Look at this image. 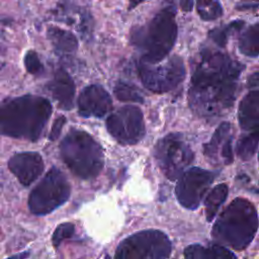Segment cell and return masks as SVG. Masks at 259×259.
I'll list each match as a JSON object with an SVG mask.
<instances>
[{
    "label": "cell",
    "instance_id": "6da1fadb",
    "mask_svg": "<svg viewBox=\"0 0 259 259\" xmlns=\"http://www.w3.org/2000/svg\"><path fill=\"white\" fill-rule=\"evenodd\" d=\"M244 66L229 55L203 50L193 63L189 105L201 117H215L228 110L236 98L237 81Z\"/></svg>",
    "mask_w": 259,
    "mask_h": 259
},
{
    "label": "cell",
    "instance_id": "7a4b0ae2",
    "mask_svg": "<svg viewBox=\"0 0 259 259\" xmlns=\"http://www.w3.org/2000/svg\"><path fill=\"white\" fill-rule=\"evenodd\" d=\"M51 102L41 96L26 94L0 103V135L37 141L51 115Z\"/></svg>",
    "mask_w": 259,
    "mask_h": 259
},
{
    "label": "cell",
    "instance_id": "3957f363",
    "mask_svg": "<svg viewBox=\"0 0 259 259\" xmlns=\"http://www.w3.org/2000/svg\"><path fill=\"white\" fill-rule=\"evenodd\" d=\"M175 7L160 10L146 25L133 27L131 42L141 53V62L156 65L171 52L177 37Z\"/></svg>",
    "mask_w": 259,
    "mask_h": 259
},
{
    "label": "cell",
    "instance_id": "277c9868",
    "mask_svg": "<svg viewBox=\"0 0 259 259\" xmlns=\"http://www.w3.org/2000/svg\"><path fill=\"white\" fill-rule=\"evenodd\" d=\"M258 227V214L253 203L246 198L237 197L214 222L211 236L218 245L242 251L250 245Z\"/></svg>",
    "mask_w": 259,
    "mask_h": 259
},
{
    "label": "cell",
    "instance_id": "5b68a950",
    "mask_svg": "<svg viewBox=\"0 0 259 259\" xmlns=\"http://www.w3.org/2000/svg\"><path fill=\"white\" fill-rule=\"evenodd\" d=\"M64 163L73 174L82 179L96 177L104 165L102 147L88 133L71 128L60 144Z\"/></svg>",
    "mask_w": 259,
    "mask_h": 259
},
{
    "label": "cell",
    "instance_id": "8992f818",
    "mask_svg": "<svg viewBox=\"0 0 259 259\" xmlns=\"http://www.w3.org/2000/svg\"><path fill=\"white\" fill-rule=\"evenodd\" d=\"M71 187L64 173L53 167L31 190L28 197L29 210L36 215L48 214L70 197Z\"/></svg>",
    "mask_w": 259,
    "mask_h": 259
},
{
    "label": "cell",
    "instance_id": "52a82bcc",
    "mask_svg": "<svg viewBox=\"0 0 259 259\" xmlns=\"http://www.w3.org/2000/svg\"><path fill=\"white\" fill-rule=\"evenodd\" d=\"M172 250L168 236L159 230H145L122 240L115 259H166Z\"/></svg>",
    "mask_w": 259,
    "mask_h": 259
},
{
    "label": "cell",
    "instance_id": "ba28073f",
    "mask_svg": "<svg viewBox=\"0 0 259 259\" xmlns=\"http://www.w3.org/2000/svg\"><path fill=\"white\" fill-rule=\"evenodd\" d=\"M154 155L163 174L176 180L193 161L194 155L180 134H169L155 146Z\"/></svg>",
    "mask_w": 259,
    "mask_h": 259
},
{
    "label": "cell",
    "instance_id": "9c48e42d",
    "mask_svg": "<svg viewBox=\"0 0 259 259\" xmlns=\"http://www.w3.org/2000/svg\"><path fill=\"white\" fill-rule=\"evenodd\" d=\"M138 73L146 88L160 94L175 89L186 75L184 63L178 56H173L157 66L141 62L138 65Z\"/></svg>",
    "mask_w": 259,
    "mask_h": 259
},
{
    "label": "cell",
    "instance_id": "30bf717a",
    "mask_svg": "<svg viewBox=\"0 0 259 259\" xmlns=\"http://www.w3.org/2000/svg\"><path fill=\"white\" fill-rule=\"evenodd\" d=\"M106 128L122 145L138 144L146 134L143 112L134 105L123 106L107 117Z\"/></svg>",
    "mask_w": 259,
    "mask_h": 259
},
{
    "label": "cell",
    "instance_id": "8fae6325",
    "mask_svg": "<svg viewBox=\"0 0 259 259\" xmlns=\"http://www.w3.org/2000/svg\"><path fill=\"white\" fill-rule=\"evenodd\" d=\"M214 173L193 167L178 178L175 193L179 203L190 210L198 207L201 199L214 179Z\"/></svg>",
    "mask_w": 259,
    "mask_h": 259
},
{
    "label": "cell",
    "instance_id": "7c38bea8",
    "mask_svg": "<svg viewBox=\"0 0 259 259\" xmlns=\"http://www.w3.org/2000/svg\"><path fill=\"white\" fill-rule=\"evenodd\" d=\"M111 108V97L101 85H89L79 94L78 112L84 117H102Z\"/></svg>",
    "mask_w": 259,
    "mask_h": 259
},
{
    "label": "cell",
    "instance_id": "4fadbf2b",
    "mask_svg": "<svg viewBox=\"0 0 259 259\" xmlns=\"http://www.w3.org/2000/svg\"><path fill=\"white\" fill-rule=\"evenodd\" d=\"M232 124L222 122L214 131L210 141L203 146L204 156L213 164L229 165L233 162Z\"/></svg>",
    "mask_w": 259,
    "mask_h": 259
},
{
    "label": "cell",
    "instance_id": "5bb4252c",
    "mask_svg": "<svg viewBox=\"0 0 259 259\" xmlns=\"http://www.w3.org/2000/svg\"><path fill=\"white\" fill-rule=\"evenodd\" d=\"M8 168L23 186H28L40 176L45 164L38 153L21 152L9 159Z\"/></svg>",
    "mask_w": 259,
    "mask_h": 259
},
{
    "label": "cell",
    "instance_id": "9a60e30c",
    "mask_svg": "<svg viewBox=\"0 0 259 259\" xmlns=\"http://www.w3.org/2000/svg\"><path fill=\"white\" fill-rule=\"evenodd\" d=\"M52 97L58 102L60 108L70 110L74 105L75 84L68 72L62 68L58 69L54 77L47 84Z\"/></svg>",
    "mask_w": 259,
    "mask_h": 259
},
{
    "label": "cell",
    "instance_id": "2e32d148",
    "mask_svg": "<svg viewBox=\"0 0 259 259\" xmlns=\"http://www.w3.org/2000/svg\"><path fill=\"white\" fill-rule=\"evenodd\" d=\"M238 121L246 132L259 125V90L250 91L242 98L239 104Z\"/></svg>",
    "mask_w": 259,
    "mask_h": 259
},
{
    "label": "cell",
    "instance_id": "e0dca14e",
    "mask_svg": "<svg viewBox=\"0 0 259 259\" xmlns=\"http://www.w3.org/2000/svg\"><path fill=\"white\" fill-rule=\"evenodd\" d=\"M48 38L51 41L56 53L60 56H71L78 49V40L76 36L69 30L50 26L48 29Z\"/></svg>",
    "mask_w": 259,
    "mask_h": 259
},
{
    "label": "cell",
    "instance_id": "ac0fdd59",
    "mask_svg": "<svg viewBox=\"0 0 259 259\" xmlns=\"http://www.w3.org/2000/svg\"><path fill=\"white\" fill-rule=\"evenodd\" d=\"M185 259H237L230 250L221 245H210L207 247L193 244L185 248Z\"/></svg>",
    "mask_w": 259,
    "mask_h": 259
},
{
    "label": "cell",
    "instance_id": "d6986e66",
    "mask_svg": "<svg viewBox=\"0 0 259 259\" xmlns=\"http://www.w3.org/2000/svg\"><path fill=\"white\" fill-rule=\"evenodd\" d=\"M239 51L247 57L259 56V22L248 26L239 37Z\"/></svg>",
    "mask_w": 259,
    "mask_h": 259
},
{
    "label": "cell",
    "instance_id": "ffe728a7",
    "mask_svg": "<svg viewBox=\"0 0 259 259\" xmlns=\"http://www.w3.org/2000/svg\"><path fill=\"white\" fill-rule=\"evenodd\" d=\"M259 145V125L255 128L248 131L247 134H244L239 141L237 142L236 151L237 155L244 161L250 160Z\"/></svg>",
    "mask_w": 259,
    "mask_h": 259
},
{
    "label": "cell",
    "instance_id": "44dd1931",
    "mask_svg": "<svg viewBox=\"0 0 259 259\" xmlns=\"http://www.w3.org/2000/svg\"><path fill=\"white\" fill-rule=\"evenodd\" d=\"M229 188L227 184H218L214 186L205 198V217L208 222H211L217 214L220 206L228 196Z\"/></svg>",
    "mask_w": 259,
    "mask_h": 259
},
{
    "label": "cell",
    "instance_id": "7402d4cb",
    "mask_svg": "<svg viewBox=\"0 0 259 259\" xmlns=\"http://www.w3.org/2000/svg\"><path fill=\"white\" fill-rule=\"evenodd\" d=\"M244 24L245 22L243 20L236 19L227 25L215 27L212 30L208 31V37L220 47H225L229 36L232 33L239 31L244 26Z\"/></svg>",
    "mask_w": 259,
    "mask_h": 259
},
{
    "label": "cell",
    "instance_id": "603a6c76",
    "mask_svg": "<svg viewBox=\"0 0 259 259\" xmlns=\"http://www.w3.org/2000/svg\"><path fill=\"white\" fill-rule=\"evenodd\" d=\"M197 13L201 19L211 21L223 15V7L218 0H196Z\"/></svg>",
    "mask_w": 259,
    "mask_h": 259
},
{
    "label": "cell",
    "instance_id": "cb8c5ba5",
    "mask_svg": "<svg viewBox=\"0 0 259 259\" xmlns=\"http://www.w3.org/2000/svg\"><path fill=\"white\" fill-rule=\"evenodd\" d=\"M113 93L115 97L120 101H134V102H144V97L141 91L134 85L126 82L118 81L114 86Z\"/></svg>",
    "mask_w": 259,
    "mask_h": 259
},
{
    "label": "cell",
    "instance_id": "d4e9b609",
    "mask_svg": "<svg viewBox=\"0 0 259 259\" xmlns=\"http://www.w3.org/2000/svg\"><path fill=\"white\" fill-rule=\"evenodd\" d=\"M74 232H75V226L72 223H63L59 225L54 231V234L52 237L53 245L55 247H59L64 240L72 237Z\"/></svg>",
    "mask_w": 259,
    "mask_h": 259
},
{
    "label": "cell",
    "instance_id": "484cf974",
    "mask_svg": "<svg viewBox=\"0 0 259 259\" xmlns=\"http://www.w3.org/2000/svg\"><path fill=\"white\" fill-rule=\"evenodd\" d=\"M24 66L26 71L32 75H38L44 71V66L34 51H28L24 56Z\"/></svg>",
    "mask_w": 259,
    "mask_h": 259
},
{
    "label": "cell",
    "instance_id": "4316f807",
    "mask_svg": "<svg viewBox=\"0 0 259 259\" xmlns=\"http://www.w3.org/2000/svg\"><path fill=\"white\" fill-rule=\"evenodd\" d=\"M65 122H66V117L64 115H60L59 117H57L55 119V121H54V123L52 125L51 132H50V136H49L50 140L54 141V140H56L60 136V134L62 132V128H63V125L65 124Z\"/></svg>",
    "mask_w": 259,
    "mask_h": 259
},
{
    "label": "cell",
    "instance_id": "83f0119b",
    "mask_svg": "<svg viewBox=\"0 0 259 259\" xmlns=\"http://www.w3.org/2000/svg\"><path fill=\"white\" fill-rule=\"evenodd\" d=\"M259 8V0H241L237 5L236 9L240 11L257 10Z\"/></svg>",
    "mask_w": 259,
    "mask_h": 259
},
{
    "label": "cell",
    "instance_id": "f1b7e54d",
    "mask_svg": "<svg viewBox=\"0 0 259 259\" xmlns=\"http://www.w3.org/2000/svg\"><path fill=\"white\" fill-rule=\"evenodd\" d=\"M247 86L252 88V87H259V70L252 75H250L248 81H247Z\"/></svg>",
    "mask_w": 259,
    "mask_h": 259
},
{
    "label": "cell",
    "instance_id": "f546056e",
    "mask_svg": "<svg viewBox=\"0 0 259 259\" xmlns=\"http://www.w3.org/2000/svg\"><path fill=\"white\" fill-rule=\"evenodd\" d=\"M179 4H180V8L185 11H191L192 6H193V0H179Z\"/></svg>",
    "mask_w": 259,
    "mask_h": 259
},
{
    "label": "cell",
    "instance_id": "4dcf8cb0",
    "mask_svg": "<svg viewBox=\"0 0 259 259\" xmlns=\"http://www.w3.org/2000/svg\"><path fill=\"white\" fill-rule=\"evenodd\" d=\"M28 255H29L28 252H21V253H18V254L8 257L7 259H25L26 257H28Z\"/></svg>",
    "mask_w": 259,
    "mask_h": 259
},
{
    "label": "cell",
    "instance_id": "1f68e13d",
    "mask_svg": "<svg viewBox=\"0 0 259 259\" xmlns=\"http://www.w3.org/2000/svg\"><path fill=\"white\" fill-rule=\"evenodd\" d=\"M144 0H128V9H133L141 4Z\"/></svg>",
    "mask_w": 259,
    "mask_h": 259
},
{
    "label": "cell",
    "instance_id": "d6a6232c",
    "mask_svg": "<svg viewBox=\"0 0 259 259\" xmlns=\"http://www.w3.org/2000/svg\"><path fill=\"white\" fill-rule=\"evenodd\" d=\"M105 259H111L109 256H105Z\"/></svg>",
    "mask_w": 259,
    "mask_h": 259
},
{
    "label": "cell",
    "instance_id": "836d02e7",
    "mask_svg": "<svg viewBox=\"0 0 259 259\" xmlns=\"http://www.w3.org/2000/svg\"><path fill=\"white\" fill-rule=\"evenodd\" d=\"M258 160H259V156H258Z\"/></svg>",
    "mask_w": 259,
    "mask_h": 259
}]
</instances>
